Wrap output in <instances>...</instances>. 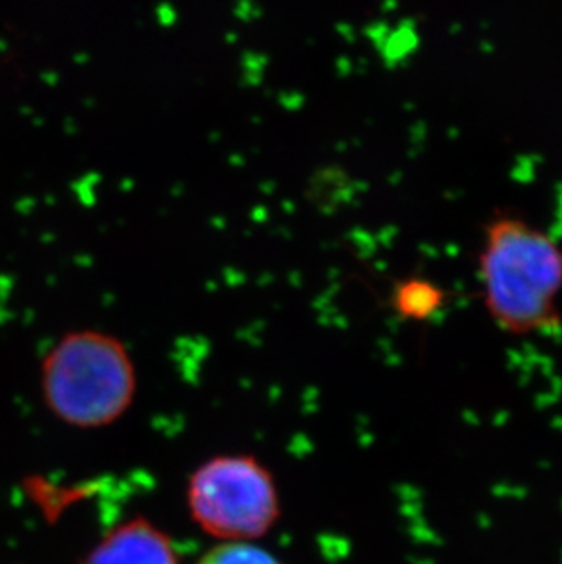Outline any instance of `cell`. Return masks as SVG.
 <instances>
[{"label": "cell", "mask_w": 562, "mask_h": 564, "mask_svg": "<svg viewBox=\"0 0 562 564\" xmlns=\"http://www.w3.org/2000/svg\"><path fill=\"white\" fill-rule=\"evenodd\" d=\"M484 310L511 336L561 329L562 246L555 236L511 213L484 225L477 258Z\"/></svg>", "instance_id": "obj_1"}, {"label": "cell", "mask_w": 562, "mask_h": 564, "mask_svg": "<svg viewBox=\"0 0 562 564\" xmlns=\"http://www.w3.org/2000/svg\"><path fill=\"white\" fill-rule=\"evenodd\" d=\"M48 410L68 426L97 430L119 421L136 397V368L127 347L101 330H74L41 366Z\"/></svg>", "instance_id": "obj_2"}, {"label": "cell", "mask_w": 562, "mask_h": 564, "mask_svg": "<svg viewBox=\"0 0 562 564\" xmlns=\"http://www.w3.org/2000/svg\"><path fill=\"white\" fill-rule=\"evenodd\" d=\"M192 521L224 543H250L271 532L281 506L271 471L250 455L203 463L186 486Z\"/></svg>", "instance_id": "obj_3"}, {"label": "cell", "mask_w": 562, "mask_h": 564, "mask_svg": "<svg viewBox=\"0 0 562 564\" xmlns=\"http://www.w3.org/2000/svg\"><path fill=\"white\" fill-rule=\"evenodd\" d=\"M80 564H180V557L154 522L132 519L110 530Z\"/></svg>", "instance_id": "obj_4"}, {"label": "cell", "mask_w": 562, "mask_h": 564, "mask_svg": "<svg viewBox=\"0 0 562 564\" xmlns=\"http://www.w3.org/2000/svg\"><path fill=\"white\" fill-rule=\"evenodd\" d=\"M447 294L430 278H403L395 285L391 304L398 316L413 322L433 318L446 307Z\"/></svg>", "instance_id": "obj_5"}, {"label": "cell", "mask_w": 562, "mask_h": 564, "mask_svg": "<svg viewBox=\"0 0 562 564\" xmlns=\"http://www.w3.org/2000/svg\"><path fill=\"white\" fill-rule=\"evenodd\" d=\"M197 564H281L261 546L252 543H221L208 550Z\"/></svg>", "instance_id": "obj_6"}]
</instances>
